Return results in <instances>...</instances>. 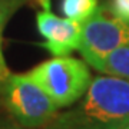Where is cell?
<instances>
[{
  "label": "cell",
  "instance_id": "7",
  "mask_svg": "<svg viewBox=\"0 0 129 129\" xmlns=\"http://www.w3.org/2000/svg\"><path fill=\"white\" fill-rule=\"evenodd\" d=\"M98 7V0H62V13L64 17L80 24L88 20Z\"/></svg>",
  "mask_w": 129,
  "mask_h": 129
},
{
  "label": "cell",
  "instance_id": "1",
  "mask_svg": "<svg viewBox=\"0 0 129 129\" xmlns=\"http://www.w3.org/2000/svg\"><path fill=\"white\" fill-rule=\"evenodd\" d=\"M129 126V79L96 76L76 108L57 115L50 129H123Z\"/></svg>",
  "mask_w": 129,
  "mask_h": 129
},
{
  "label": "cell",
  "instance_id": "2",
  "mask_svg": "<svg viewBox=\"0 0 129 129\" xmlns=\"http://www.w3.org/2000/svg\"><path fill=\"white\" fill-rule=\"evenodd\" d=\"M57 108H68L82 99L92 82L86 62L70 56H55L29 72Z\"/></svg>",
  "mask_w": 129,
  "mask_h": 129
},
{
  "label": "cell",
  "instance_id": "8",
  "mask_svg": "<svg viewBox=\"0 0 129 129\" xmlns=\"http://www.w3.org/2000/svg\"><path fill=\"white\" fill-rule=\"evenodd\" d=\"M109 10L119 19L129 22V0H111Z\"/></svg>",
  "mask_w": 129,
  "mask_h": 129
},
{
  "label": "cell",
  "instance_id": "11",
  "mask_svg": "<svg viewBox=\"0 0 129 129\" xmlns=\"http://www.w3.org/2000/svg\"><path fill=\"white\" fill-rule=\"evenodd\" d=\"M6 10L0 6V35H2V29H3V26H5V22H6Z\"/></svg>",
  "mask_w": 129,
  "mask_h": 129
},
{
  "label": "cell",
  "instance_id": "9",
  "mask_svg": "<svg viewBox=\"0 0 129 129\" xmlns=\"http://www.w3.org/2000/svg\"><path fill=\"white\" fill-rule=\"evenodd\" d=\"M9 69L6 66V62H5V57H3V52H2V40H0V92H2V88L5 85L6 79L9 78Z\"/></svg>",
  "mask_w": 129,
  "mask_h": 129
},
{
  "label": "cell",
  "instance_id": "12",
  "mask_svg": "<svg viewBox=\"0 0 129 129\" xmlns=\"http://www.w3.org/2000/svg\"><path fill=\"white\" fill-rule=\"evenodd\" d=\"M123 129H129V126H126V128H123Z\"/></svg>",
  "mask_w": 129,
  "mask_h": 129
},
{
  "label": "cell",
  "instance_id": "3",
  "mask_svg": "<svg viewBox=\"0 0 129 129\" xmlns=\"http://www.w3.org/2000/svg\"><path fill=\"white\" fill-rule=\"evenodd\" d=\"M2 95L12 118L27 129L47 126L57 116L59 108L27 73L9 75Z\"/></svg>",
  "mask_w": 129,
  "mask_h": 129
},
{
  "label": "cell",
  "instance_id": "10",
  "mask_svg": "<svg viewBox=\"0 0 129 129\" xmlns=\"http://www.w3.org/2000/svg\"><path fill=\"white\" fill-rule=\"evenodd\" d=\"M0 129H27L22 126L14 118H0Z\"/></svg>",
  "mask_w": 129,
  "mask_h": 129
},
{
  "label": "cell",
  "instance_id": "4",
  "mask_svg": "<svg viewBox=\"0 0 129 129\" xmlns=\"http://www.w3.org/2000/svg\"><path fill=\"white\" fill-rule=\"evenodd\" d=\"M80 27L82 33L78 50L93 69L109 53L129 43V22L115 16L108 6H99Z\"/></svg>",
  "mask_w": 129,
  "mask_h": 129
},
{
  "label": "cell",
  "instance_id": "6",
  "mask_svg": "<svg viewBox=\"0 0 129 129\" xmlns=\"http://www.w3.org/2000/svg\"><path fill=\"white\" fill-rule=\"evenodd\" d=\"M96 70L103 75L129 79V43L109 53L101 62Z\"/></svg>",
  "mask_w": 129,
  "mask_h": 129
},
{
  "label": "cell",
  "instance_id": "5",
  "mask_svg": "<svg viewBox=\"0 0 129 129\" xmlns=\"http://www.w3.org/2000/svg\"><path fill=\"white\" fill-rule=\"evenodd\" d=\"M43 9L36 14V26L45 39L43 47L53 56H69L80 45V23L52 13L50 0H39Z\"/></svg>",
  "mask_w": 129,
  "mask_h": 129
},
{
  "label": "cell",
  "instance_id": "13",
  "mask_svg": "<svg viewBox=\"0 0 129 129\" xmlns=\"http://www.w3.org/2000/svg\"><path fill=\"white\" fill-rule=\"evenodd\" d=\"M47 129H50V128H47Z\"/></svg>",
  "mask_w": 129,
  "mask_h": 129
}]
</instances>
